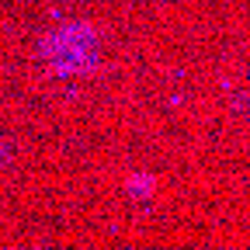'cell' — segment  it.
<instances>
[{
  "label": "cell",
  "instance_id": "cell-1",
  "mask_svg": "<svg viewBox=\"0 0 250 250\" xmlns=\"http://www.w3.org/2000/svg\"><path fill=\"white\" fill-rule=\"evenodd\" d=\"M42 56L49 59V66L59 73H87L98 66L101 59V42H98V31L87 28V24H66V28H56L52 35L42 45Z\"/></svg>",
  "mask_w": 250,
  "mask_h": 250
}]
</instances>
